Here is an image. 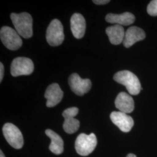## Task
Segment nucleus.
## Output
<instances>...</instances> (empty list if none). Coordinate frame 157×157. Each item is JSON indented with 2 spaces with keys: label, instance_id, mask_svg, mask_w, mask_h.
Instances as JSON below:
<instances>
[{
  "label": "nucleus",
  "instance_id": "nucleus-10",
  "mask_svg": "<svg viewBox=\"0 0 157 157\" xmlns=\"http://www.w3.org/2000/svg\"><path fill=\"white\" fill-rule=\"evenodd\" d=\"M110 118L113 124L117 126L121 131L127 133L134 126L133 119L127 113L121 111H114L110 115Z\"/></svg>",
  "mask_w": 157,
  "mask_h": 157
},
{
  "label": "nucleus",
  "instance_id": "nucleus-14",
  "mask_svg": "<svg viewBox=\"0 0 157 157\" xmlns=\"http://www.w3.org/2000/svg\"><path fill=\"white\" fill-rule=\"evenodd\" d=\"M115 104L119 111L127 114L133 112L135 108L133 98L125 92H121L118 94L115 101Z\"/></svg>",
  "mask_w": 157,
  "mask_h": 157
},
{
  "label": "nucleus",
  "instance_id": "nucleus-20",
  "mask_svg": "<svg viewBox=\"0 0 157 157\" xmlns=\"http://www.w3.org/2000/svg\"><path fill=\"white\" fill-rule=\"evenodd\" d=\"M4 74V67L2 63H0V82H2Z\"/></svg>",
  "mask_w": 157,
  "mask_h": 157
},
{
  "label": "nucleus",
  "instance_id": "nucleus-3",
  "mask_svg": "<svg viewBox=\"0 0 157 157\" xmlns=\"http://www.w3.org/2000/svg\"><path fill=\"white\" fill-rule=\"evenodd\" d=\"M97 140L94 133L87 135L81 133L78 135L75 141V149L79 155L87 156L94 150Z\"/></svg>",
  "mask_w": 157,
  "mask_h": 157
},
{
  "label": "nucleus",
  "instance_id": "nucleus-12",
  "mask_svg": "<svg viewBox=\"0 0 157 157\" xmlns=\"http://www.w3.org/2000/svg\"><path fill=\"white\" fill-rule=\"evenodd\" d=\"M86 24L84 17L78 13H75L71 19V29L74 37L78 39L83 37Z\"/></svg>",
  "mask_w": 157,
  "mask_h": 157
},
{
  "label": "nucleus",
  "instance_id": "nucleus-19",
  "mask_svg": "<svg viewBox=\"0 0 157 157\" xmlns=\"http://www.w3.org/2000/svg\"><path fill=\"white\" fill-rule=\"evenodd\" d=\"M93 2L97 5H105L109 3L110 1L109 0H93Z\"/></svg>",
  "mask_w": 157,
  "mask_h": 157
},
{
  "label": "nucleus",
  "instance_id": "nucleus-22",
  "mask_svg": "<svg viewBox=\"0 0 157 157\" xmlns=\"http://www.w3.org/2000/svg\"><path fill=\"white\" fill-rule=\"evenodd\" d=\"M0 157H6L4 154L3 153V152L2 151V150L0 151Z\"/></svg>",
  "mask_w": 157,
  "mask_h": 157
},
{
  "label": "nucleus",
  "instance_id": "nucleus-18",
  "mask_svg": "<svg viewBox=\"0 0 157 157\" xmlns=\"http://www.w3.org/2000/svg\"><path fill=\"white\" fill-rule=\"evenodd\" d=\"M147 11L150 15L153 17L157 16V0H153L150 2Z\"/></svg>",
  "mask_w": 157,
  "mask_h": 157
},
{
  "label": "nucleus",
  "instance_id": "nucleus-5",
  "mask_svg": "<svg viewBox=\"0 0 157 157\" xmlns=\"http://www.w3.org/2000/svg\"><path fill=\"white\" fill-rule=\"evenodd\" d=\"M47 43L52 47L61 45L64 40L63 28L61 22L58 19L51 22L46 32Z\"/></svg>",
  "mask_w": 157,
  "mask_h": 157
},
{
  "label": "nucleus",
  "instance_id": "nucleus-2",
  "mask_svg": "<svg viewBox=\"0 0 157 157\" xmlns=\"http://www.w3.org/2000/svg\"><path fill=\"white\" fill-rule=\"evenodd\" d=\"M113 79L118 83L124 86L131 95H137L141 90L139 78L134 73L129 71H119L115 73Z\"/></svg>",
  "mask_w": 157,
  "mask_h": 157
},
{
  "label": "nucleus",
  "instance_id": "nucleus-1",
  "mask_svg": "<svg viewBox=\"0 0 157 157\" xmlns=\"http://www.w3.org/2000/svg\"><path fill=\"white\" fill-rule=\"evenodd\" d=\"M12 23L17 33L25 39H29L33 36V19L27 12L21 13H12L11 15Z\"/></svg>",
  "mask_w": 157,
  "mask_h": 157
},
{
  "label": "nucleus",
  "instance_id": "nucleus-9",
  "mask_svg": "<svg viewBox=\"0 0 157 157\" xmlns=\"http://www.w3.org/2000/svg\"><path fill=\"white\" fill-rule=\"evenodd\" d=\"M78 112V108L72 107L65 109L62 113V116L65 118L63 128L68 134H72L78 130L80 122L77 119L75 118Z\"/></svg>",
  "mask_w": 157,
  "mask_h": 157
},
{
  "label": "nucleus",
  "instance_id": "nucleus-17",
  "mask_svg": "<svg viewBox=\"0 0 157 157\" xmlns=\"http://www.w3.org/2000/svg\"><path fill=\"white\" fill-rule=\"evenodd\" d=\"M106 33L112 44L119 45L123 43L125 32L122 26L115 25L108 27L106 29Z\"/></svg>",
  "mask_w": 157,
  "mask_h": 157
},
{
  "label": "nucleus",
  "instance_id": "nucleus-8",
  "mask_svg": "<svg viewBox=\"0 0 157 157\" xmlns=\"http://www.w3.org/2000/svg\"><path fill=\"white\" fill-rule=\"evenodd\" d=\"M71 89L75 94L83 96L91 88V82L89 78H82L78 73L72 74L68 79Z\"/></svg>",
  "mask_w": 157,
  "mask_h": 157
},
{
  "label": "nucleus",
  "instance_id": "nucleus-7",
  "mask_svg": "<svg viewBox=\"0 0 157 157\" xmlns=\"http://www.w3.org/2000/svg\"><path fill=\"white\" fill-rule=\"evenodd\" d=\"M33 62L28 58L17 57L12 62L11 73L13 77L29 75L33 72Z\"/></svg>",
  "mask_w": 157,
  "mask_h": 157
},
{
  "label": "nucleus",
  "instance_id": "nucleus-21",
  "mask_svg": "<svg viewBox=\"0 0 157 157\" xmlns=\"http://www.w3.org/2000/svg\"><path fill=\"white\" fill-rule=\"evenodd\" d=\"M126 157H136V155L133 154H129Z\"/></svg>",
  "mask_w": 157,
  "mask_h": 157
},
{
  "label": "nucleus",
  "instance_id": "nucleus-6",
  "mask_svg": "<svg viewBox=\"0 0 157 157\" xmlns=\"http://www.w3.org/2000/svg\"><path fill=\"white\" fill-rule=\"evenodd\" d=\"M3 135L10 146L16 149H20L23 146V137L21 130L11 123L5 124L2 128Z\"/></svg>",
  "mask_w": 157,
  "mask_h": 157
},
{
  "label": "nucleus",
  "instance_id": "nucleus-15",
  "mask_svg": "<svg viewBox=\"0 0 157 157\" xmlns=\"http://www.w3.org/2000/svg\"><path fill=\"white\" fill-rule=\"evenodd\" d=\"M105 21L108 23H116L121 26H129L135 22V17L130 12H124L122 14L109 13L105 17Z\"/></svg>",
  "mask_w": 157,
  "mask_h": 157
},
{
  "label": "nucleus",
  "instance_id": "nucleus-16",
  "mask_svg": "<svg viewBox=\"0 0 157 157\" xmlns=\"http://www.w3.org/2000/svg\"><path fill=\"white\" fill-rule=\"evenodd\" d=\"M45 134L51 139L49 149L52 153L59 155L63 151V141L61 137L51 129H47Z\"/></svg>",
  "mask_w": 157,
  "mask_h": 157
},
{
  "label": "nucleus",
  "instance_id": "nucleus-4",
  "mask_svg": "<svg viewBox=\"0 0 157 157\" xmlns=\"http://www.w3.org/2000/svg\"><path fill=\"white\" fill-rule=\"evenodd\" d=\"M0 37L3 44L10 50H17L22 45V40L20 35L16 30L9 26L1 28Z\"/></svg>",
  "mask_w": 157,
  "mask_h": 157
},
{
  "label": "nucleus",
  "instance_id": "nucleus-11",
  "mask_svg": "<svg viewBox=\"0 0 157 157\" xmlns=\"http://www.w3.org/2000/svg\"><path fill=\"white\" fill-rule=\"evenodd\" d=\"M63 93L59 84L53 83L50 85L45 91L44 97L47 99V107H54L62 100Z\"/></svg>",
  "mask_w": 157,
  "mask_h": 157
},
{
  "label": "nucleus",
  "instance_id": "nucleus-13",
  "mask_svg": "<svg viewBox=\"0 0 157 157\" xmlns=\"http://www.w3.org/2000/svg\"><path fill=\"white\" fill-rule=\"evenodd\" d=\"M146 37L144 31L138 27L129 28L125 32L123 44L126 48H129L137 41H141Z\"/></svg>",
  "mask_w": 157,
  "mask_h": 157
}]
</instances>
